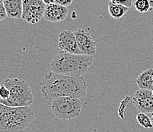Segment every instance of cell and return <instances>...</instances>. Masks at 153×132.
<instances>
[{
    "label": "cell",
    "instance_id": "cell-1",
    "mask_svg": "<svg viewBox=\"0 0 153 132\" xmlns=\"http://www.w3.org/2000/svg\"><path fill=\"white\" fill-rule=\"evenodd\" d=\"M41 89L43 97L51 100L61 97L80 99L87 94V84L82 76L73 77L53 72L46 74Z\"/></svg>",
    "mask_w": 153,
    "mask_h": 132
},
{
    "label": "cell",
    "instance_id": "cell-2",
    "mask_svg": "<svg viewBox=\"0 0 153 132\" xmlns=\"http://www.w3.org/2000/svg\"><path fill=\"white\" fill-rule=\"evenodd\" d=\"M92 62L93 57L91 55H76L60 51L54 55L51 67L54 73L80 77L88 71Z\"/></svg>",
    "mask_w": 153,
    "mask_h": 132
},
{
    "label": "cell",
    "instance_id": "cell-3",
    "mask_svg": "<svg viewBox=\"0 0 153 132\" xmlns=\"http://www.w3.org/2000/svg\"><path fill=\"white\" fill-rule=\"evenodd\" d=\"M34 116L30 106L12 107L0 103V132H22Z\"/></svg>",
    "mask_w": 153,
    "mask_h": 132
},
{
    "label": "cell",
    "instance_id": "cell-4",
    "mask_svg": "<svg viewBox=\"0 0 153 132\" xmlns=\"http://www.w3.org/2000/svg\"><path fill=\"white\" fill-rule=\"evenodd\" d=\"M2 84L9 89L10 96L5 100H0V103L12 107H25L34 102L32 90L26 80L16 77L7 78Z\"/></svg>",
    "mask_w": 153,
    "mask_h": 132
},
{
    "label": "cell",
    "instance_id": "cell-5",
    "mask_svg": "<svg viewBox=\"0 0 153 132\" xmlns=\"http://www.w3.org/2000/svg\"><path fill=\"white\" fill-rule=\"evenodd\" d=\"M51 109L56 117L61 120H71L81 114L82 103L78 98L61 97L53 100Z\"/></svg>",
    "mask_w": 153,
    "mask_h": 132
},
{
    "label": "cell",
    "instance_id": "cell-6",
    "mask_svg": "<svg viewBox=\"0 0 153 132\" xmlns=\"http://www.w3.org/2000/svg\"><path fill=\"white\" fill-rule=\"evenodd\" d=\"M46 5L44 0H23L22 19L32 24H37L44 17Z\"/></svg>",
    "mask_w": 153,
    "mask_h": 132
},
{
    "label": "cell",
    "instance_id": "cell-7",
    "mask_svg": "<svg viewBox=\"0 0 153 132\" xmlns=\"http://www.w3.org/2000/svg\"><path fill=\"white\" fill-rule=\"evenodd\" d=\"M133 103L140 112L146 114L153 113L152 91L140 89L135 93Z\"/></svg>",
    "mask_w": 153,
    "mask_h": 132
},
{
    "label": "cell",
    "instance_id": "cell-8",
    "mask_svg": "<svg viewBox=\"0 0 153 132\" xmlns=\"http://www.w3.org/2000/svg\"><path fill=\"white\" fill-rule=\"evenodd\" d=\"M58 46L61 51L76 55H81V51L78 46L77 40L74 32L71 30H63L59 34Z\"/></svg>",
    "mask_w": 153,
    "mask_h": 132
},
{
    "label": "cell",
    "instance_id": "cell-9",
    "mask_svg": "<svg viewBox=\"0 0 153 132\" xmlns=\"http://www.w3.org/2000/svg\"><path fill=\"white\" fill-rule=\"evenodd\" d=\"M74 34L81 53L92 56L96 52V42L91 34L84 30H78L74 32Z\"/></svg>",
    "mask_w": 153,
    "mask_h": 132
},
{
    "label": "cell",
    "instance_id": "cell-10",
    "mask_svg": "<svg viewBox=\"0 0 153 132\" xmlns=\"http://www.w3.org/2000/svg\"><path fill=\"white\" fill-rule=\"evenodd\" d=\"M68 8L58 4H48L46 5L44 18L48 21L60 22L66 18L68 15Z\"/></svg>",
    "mask_w": 153,
    "mask_h": 132
},
{
    "label": "cell",
    "instance_id": "cell-11",
    "mask_svg": "<svg viewBox=\"0 0 153 132\" xmlns=\"http://www.w3.org/2000/svg\"><path fill=\"white\" fill-rule=\"evenodd\" d=\"M7 16L9 18H22L23 0H4Z\"/></svg>",
    "mask_w": 153,
    "mask_h": 132
},
{
    "label": "cell",
    "instance_id": "cell-12",
    "mask_svg": "<svg viewBox=\"0 0 153 132\" xmlns=\"http://www.w3.org/2000/svg\"><path fill=\"white\" fill-rule=\"evenodd\" d=\"M136 81L140 90L153 91V69H149L142 72Z\"/></svg>",
    "mask_w": 153,
    "mask_h": 132
},
{
    "label": "cell",
    "instance_id": "cell-13",
    "mask_svg": "<svg viewBox=\"0 0 153 132\" xmlns=\"http://www.w3.org/2000/svg\"><path fill=\"white\" fill-rule=\"evenodd\" d=\"M130 8L125 7L123 5L116 4L114 2H108V12L111 16L115 19H119L122 18L126 12L129 11Z\"/></svg>",
    "mask_w": 153,
    "mask_h": 132
},
{
    "label": "cell",
    "instance_id": "cell-14",
    "mask_svg": "<svg viewBox=\"0 0 153 132\" xmlns=\"http://www.w3.org/2000/svg\"><path fill=\"white\" fill-rule=\"evenodd\" d=\"M133 5L136 11L140 13H146L151 9L149 1V0H135Z\"/></svg>",
    "mask_w": 153,
    "mask_h": 132
},
{
    "label": "cell",
    "instance_id": "cell-15",
    "mask_svg": "<svg viewBox=\"0 0 153 132\" xmlns=\"http://www.w3.org/2000/svg\"><path fill=\"white\" fill-rule=\"evenodd\" d=\"M136 120L139 122L140 125L145 128H152L153 127L152 124L151 118H149L146 113L140 112L136 116Z\"/></svg>",
    "mask_w": 153,
    "mask_h": 132
},
{
    "label": "cell",
    "instance_id": "cell-16",
    "mask_svg": "<svg viewBox=\"0 0 153 132\" xmlns=\"http://www.w3.org/2000/svg\"><path fill=\"white\" fill-rule=\"evenodd\" d=\"M10 96V91L5 86L1 84L0 85V100H5L9 99Z\"/></svg>",
    "mask_w": 153,
    "mask_h": 132
},
{
    "label": "cell",
    "instance_id": "cell-17",
    "mask_svg": "<svg viewBox=\"0 0 153 132\" xmlns=\"http://www.w3.org/2000/svg\"><path fill=\"white\" fill-rule=\"evenodd\" d=\"M110 2H114L116 4L123 5L127 8H131L133 5V0H109Z\"/></svg>",
    "mask_w": 153,
    "mask_h": 132
},
{
    "label": "cell",
    "instance_id": "cell-18",
    "mask_svg": "<svg viewBox=\"0 0 153 132\" xmlns=\"http://www.w3.org/2000/svg\"><path fill=\"white\" fill-rule=\"evenodd\" d=\"M8 18L5 10V5H4V0H0V21Z\"/></svg>",
    "mask_w": 153,
    "mask_h": 132
},
{
    "label": "cell",
    "instance_id": "cell-19",
    "mask_svg": "<svg viewBox=\"0 0 153 132\" xmlns=\"http://www.w3.org/2000/svg\"><path fill=\"white\" fill-rule=\"evenodd\" d=\"M73 0H56V4L62 5V6L68 7L72 4Z\"/></svg>",
    "mask_w": 153,
    "mask_h": 132
},
{
    "label": "cell",
    "instance_id": "cell-20",
    "mask_svg": "<svg viewBox=\"0 0 153 132\" xmlns=\"http://www.w3.org/2000/svg\"><path fill=\"white\" fill-rule=\"evenodd\" d=\"M44 2H45L46 5H48V4L56 3V0H44Z\"/></svg>",
    "mask_w": 153,
    "mask_h": 132
},
{
    "label": "cell",
    "instance_id": "cell-21",
    "mask_svg": "<svg viewBox=\"0 0 153 132\" xmlns=\"http://www.w3.org/2000/svg\"><path fill=\"white\" fill-rule=\"evenodd\" d=\"M149 1L150 5H151V8H152V9H153V0H149Z\"/></svg>",
    "mask_w": 153,
    "mask_h": 132
},
{
    "label": "cell",
    "instance_id": "cell-22",
    "mask_svg": "<svg viewBox=\"0 0 153 132\" xmlns=\"http://www.w3.org/2000/svg\"><path fill=\"white\" fill-rule=\"evenodd\" d=\"M151 120H152V126H153V113L151 114Z\"/></svg>",
    "mask_w": 153,
    "mask_h": 132
},
{
    "label": "cell",
    "instance_id": "cell-23",
    "mask_svg": "<svg viewBox=\"0 0 153 132\" xmlns=\"http://www.w3.org/2000/svg\"><path fill=\"white\" fill-rule=\"evenodd\" d=\"M152 95H153V91H152Z\"/></svg>",
    "mask_w": 153,
    "mask_h": 132
}]
</instances>
